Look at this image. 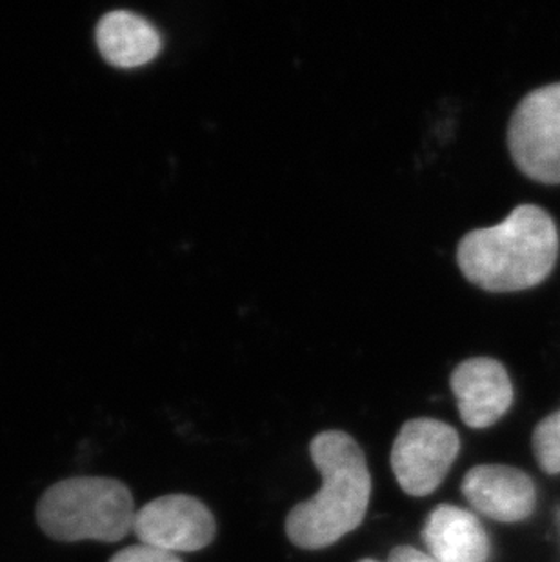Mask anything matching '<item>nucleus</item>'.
Returning a JSON list of instances; mask_svg holds the SVG:
<instances>
[{"instance_id":"nucleus-1","label":"nucleus","mask_w":560,"mask_h":562,"mask_svg":"<svg viewBox=\"0 0 560 562\" xmlns=\"http://www.w3.org/2000/svg\"><path fill=\"white\" fill-rule=\"evenodd\" d=\"M559 257V229L550 213L520 204L503 223L466 234L457 262L468 281L488 292H520L550 276Z\"/></svg>"},{"instance_id":"nucleus-2","label":"nucleus","mask_w":560,"mask_h":562,"mask_svg":"<svg viewBox=\"0 0 560 562\" xmlns=\"http://www.w3.org/2000/svg\"><path fill=\"white\" fill-rule=\"evenodd\" d=\"M323 484L312 499L296 504L285 519V536L302 550H323L357 530L371 497L365 451L344 431L318 434L310 446Z\"/></svg>"},{"instance_id":"nucleus-3","label":"nucleus","mask_w":560,"mask_h":562,"mask_svg":"<svg viewBox=\"0 0 560 562\" xmlns=\"http://www.w3.org/2000/svg\"><path fill=\"white\" fill-rule=\"evenodd\" d=\"M135 503L126 484L110 477H71L38 501L37 520L58 542H119L132 533Z\"/></svg>"},{"instance_id":"nucleus-4","label":"nucleus","mask_w":560,"mask_h":562,"mask_svg":"<svg viewBox=\"0 0 560 562\" xmlns=\"http://www.w3.org/2000/svg\"><path fill=\"white\" fill-rule=\"evenodd\" d=\"M513 162L542 184H560V82L524 97L507 126Z\"/></svg>"},{"instance_id":"nucleus-5","label":"nucleus","mask_w":560,"mask_h":562,"mask_svg":"<svg viewBox=\"0 0 560 562\" xmlns=\"http://www.w3.org/2000/svg\"><path fill=\"white\" fill-rule=\"evenodd\" d=\"M459 434L443 420H407L392 448L396 483L413 497L434 494L459 456Z\"/></svg>"},{"instance_id":"nucleus-6","label":"nucleus","mask_w":560,"mask_h":562,"mask_svg":"<svg viewBox=\"0 0 560 562\" xmlns=\"http://www.w3.org/2000/svg\"><path fill=\"white\" fill-rule=\"evenodd\" d=\"M133 531L141 544L169 553L199 552L212 544L217 522L206 504L190 495H163L137 509Z\"/></svg>"},{"instance_id":"nucleus-7","label":"nucleus","mask_w":560,"mask_h":562,"mask_svg":"<svg viewBox=\"0 0 560 562\" xmlns=\"http://www.w3.org/2000/svg\"><path fill=\"white\" fill-rule=\"evenodd\" d=\"M460 417L470 428H488L506 414L513 403V386L503 362L473 357L451 373Z\"/></svg>"},{"instance_id":"nucleus-8","label":"nucleus","mask_w":560,"mask_h":562,"mask_svg":"<svg viewBox=\"0 0 560 562\" xmlns=\"http://www.w3.org/2000/svg\"><path fill=\"white\" fill-rule=\"evenodd\" d=\"M462 494L473 508L499 522H518L535 508V486L518 468L481 464L466 473Z\"/></svg>"},{"instance_id":"nucleus-9","label":"nucleus","mask_w":560,"mask_h":562,"mask_svg":"<svg viewBox=\"0 0 560 562\" xmlns=\"http://www.w3.org/2000/svg\"><path fill=\"white\" fill-rule=\"evenodd\" d=\"M423 541L435 562H486L490 541L475 515L453 504H440L429 514Z\"/></svg>"},{"instance_id":"nucleus-10","label":"nucleus","mask_w":560,"mask_h":562,"mask_svg":"<svg viewBox=\"0 0 560 562\" xmlns=\"http://www.w3.org/2000/svg\"><path fill=\"white\" fill-rule=\"evenodd\" d=\"M102 57L119 68H135L159 54L163 41L154 24L132 11H112L97 26Z\"/></svg>"},{"instance_id":"nucleus-11","label":"nucleus","mask_w":560,"mask_h":562,"mask_svg":"<svg viewBox=\"0 0 560 562\" xmlns=\"http://www.w3.org/2000/svg\"><path fill=\"white\" fill-rule=\"evenodd\" d=\"M534 451L545 472L560 473V423L557 414L540 420L535 428Z\"/></svg>"},{"instance_id":"nucleus-12","label":"nucleus","mask_w":560,"mask_h":562,"mask_svg":"<svg viewBox=\"0 0 560 562\" xmlns=\"http://www.w3.org/2000/svg\"><path fill=\"white\" fill-rule=\"evenodd\" d=\"M110 562H184L177 553L165 552L159 548L146 547V544H135V547L124 548L121 552L113 555Z\"/></svg>"},{"instance_id":"nucleus-13","label":"nucleus","mask_w":560,"mask_h":562,"mask_svg":"<svg viewBox=\"0 0 560 562\" xmlns=\"http://www.w3.org/2000/svg\"><path fill=\"white\" fill-rule=\"evenodd\" d=\"M390 561L393 562H435L428 553L418 552L417 548L396 547L390 553Z\"/></svg>"},{"instance_id":"nucleus-14","label":"nucleus","mask_w":560,"mask_h":562,"mask_svg":"<svg viewBox=\"0 0 560 562\" xmlns=\"http://www.w3.org/2000/svg\"><path fill=\"white\" fill-rule=\"evenodd\" d=\"M359 562H379V561H373V559H362V561H359ZM388 562H393V561H390V559H388Z\"/></svg>"},{"instance_id":"nucleus-15","label":"nucleus","mask_w":560,"mask_h":562,"mask_svg":"<svg viewBox=\"0 0 560 562\" xmlns=\"http://www.w3.org/2000/svg\"><path fill=\"white\" fill-rule=\"evenodd\" d=\"M559 520H560V508H559Z\"/></svg>"}]
</instances>
